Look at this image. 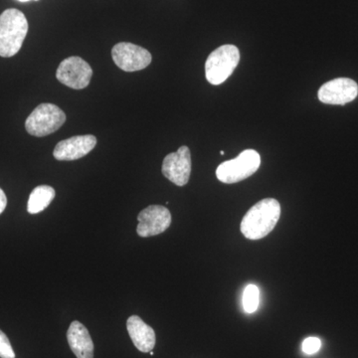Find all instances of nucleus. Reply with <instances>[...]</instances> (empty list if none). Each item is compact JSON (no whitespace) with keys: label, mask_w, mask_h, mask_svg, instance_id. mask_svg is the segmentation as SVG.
Segmentation results:
<instances>
[{"label":"nucleus","mask_w":358,"mask_h":358,"mask_svg":"<svg viewBox=\"0 0 358 358\" xmlns=\"http://www.w3.org/2000/svg\"><path fill=\"white\" fill-rule=\"evenodd\" d=\"M281 217V205L274 199H265L253 205L242 219V234L249 240L268 236Z\"/></svg>","instance_id":"1"},{"label":"nucleus","mask_w":358,"mask_h":358,"mask_svg":"<svg viewBox=\"0 0 358 358\" xmlns=\"http://www.w3.org/2000/svg\"><path fill=\"white\" fill-rule=\"evenodd\" d=\"M28 32L24 14L15 8L6 9L0 15V56L13 57L20 52Z\"/></svg>","instance_id":"2"},{"label":"nucleus","mask_w":358,"mask_h":358,"mask_svg":"<svg viewBox=\"0 0 358 358\" xmlns=\"http://www.w3.org/2000/svg\"><path fill=\"white\" fill-rule=\"evenodd\" d=\"M240 62V52L235 45L218 47L207 58L205 76L214 86L224 83L233 74Z\"/></svg>","instance_id":"3"},{"label":"nucleus","mask_w":358,"mask_h":358,"mask_svg":"<svg viewBox=\"0 0 358 358\" xmlns=\"http://www.w3.org/2000/svg\"><path fill=\"white\" fill-rule=\"evenodd\" d=\"M260 166V155L254 150H245L236 159L221 164L216 169V176L221 182L232 185L253 176Z\"/></svg>","instance_id":"4"},{"label":"nucleus","mask_w":358,"mask_h":358,"mask_svg":"<svg viewBox=\"0 0 358 358\" xmlns=\"http://www.w3.org/2000/svg\"><path fill=\"white\" fill-rule=\"evenodd\" d=\"M66 122V115L60 108L53 103L39 105L25 122V129L31 136H48L55 133Z\"/></svg>","instance_id":"5"},{"label":"nucleus","mask_w":358,"mask_h":358,"mask_svg":"<svg viewBox=\"0 0 358 358\" xmlns=\"http://www.w3.org/2000/svg\"><path fill=\"white\" fill-rule=\"evenodd\" d=\"M93 76L91 66L78 56L66 58L59 65L56 78L71 89L82 90L89 86Z\"/></svg>","instance_id":"6"},{"label":"nucleus","mask_w":358,"mask_h":358,"mask_svg":"<svg viewBox=\"0 0 358 358\" xmlns=\"http://www.w3.org/2000/svg\"><path fill=\"white\" fill-rule=\"evenodd\" d=\"M112 57L115 64L126 72L145 69L152 63V54L147 49L128 42H121L113 47Z\"/></svg>","instance_id":"7"},{"label":"nucleus","mask_w":358,"mask_h":358,"mask_svg":"<svg viewBox=\"0 0 358 358\" xmlns=\"http://www.w3.org/2000/svg\"><path fill=\"white\" fill-rule=\"evenodd\" d=\"M358 96V85L350 78H336L320 87L317 96L327 105H346Z\"/></svg>","instance_id":"8"},{"label":"nucleus","mask_w":358,"mask_h":358,"mask_svg":"<svg viewBox=\"0 0 358 358\" xmlns=\"http://www.w3.org/2000/svg\"><path fill=\"white\" fill-rule=\"evenodd\" d=\"M138 236H155L169 229L171 224V211L162 205H150L138 214Z\"/></svg>","instance_id":"9"},{"label":"nucleus","mask_w":358,"mask_h":358,"mask_svg":"<svg viewBox=\"0 0 358 358\" xmlns=\"http://www.w3.org/2000/svg\"><path fill=\"white\" fill-rule=\"evenodd\" d=\"M162 171L164 178L174 185H187L192 174V155L189 148L183 145L178 148V152L166 155L162 162Z\"/></svg>","instance_id":"10"},{"label":"nucleus","mask_w":358,"mask_h":358,"mask_svg":"<svg viewBox=\"0 0 358 358\" xmlns=\"http://www.w3.org/2000/svg\"><path fill=\"white\" fill-rule=\"evenodd\" d=\"M96 145V138L92 134L72 136L61 141L54 148L53 155L57 160H76L90 154Z\"/></svg>","instance_id":"11"},{"label":"nucleus","mask_w":358,"mask_h":358,"mask_svg":"<svg viewBox=\"0 0 358 358\" xmlns=\"http://www.w3.org/2000/svg\"><path fill=\"white\" fill-rule=\"evenodd\" d=\"M129 336L134 346L141 352H150L155 346V333L152 327L145 324L138 315H131L127 322Z\"/></svg>","instance_id":"12"},{"label":"nucleus","mask_w":358,"mask_h":358,"mask_svg":"<svg viewBox=\"0 0 358 358\" xmlns=\"http://www.w3.org/2000/svg\"><path fill=\"white\" fill-rule=\"evenodd\" d=\"M68 343L77 358H94V343L87 327L78 320L70 324Z\"/></svg>","instance_id":"13"},{"label":"nucleus","mask_w":358,"mask_h":358,"mask_svg":"<svg viewBox=\"0 0 358 358\" xmlns=\"http://www.w3.org/2000/svg\"><path fill=\"white\" fill-rule=\"evenodd\" d=\"M55 189L49 185H39L33 189L28 199L27 211L30 214L40 213L55 199Z\"/></svg>","instance_id":"14"},{"label":"nucleus","mask_w":358,"mask_h":358,"mask_svg":"<svg viewBox=\"0 0 358 358\" xmlns=\"http://www.w3.org/2000/svg\"><path fill=\"white\" fill-rule=\"evenodd\" d=\"M259 289L254 285H249L243 294V307L245 312L252 313L256 312L259 306Z\"/></svg>","instance_id":"15"},{"label":"nucleus","mask_w":358,"mask_h":358,"mask_svg":"<svg viewBox=\"0 0 358 358\" xmlns=\"http://www.w3.org/2000/svg\"><path fill=\"white\" fill-rule=\"evenodd\" d=\"M0 358H15L10 341L2 331H0Z\"/></svg>","instance_id":"16"},{"label":"nucleus","mask_w":358,"mask_h":358,"mask_svg":"<svg viewBox=\"0 0 358 358\" xmlns=\"http://www.w3.org/2000/svg\"><path fill=\"white\" fill-rule=\"evenodd\" d=\"M320 348H322V341L319 338H315V336L306 338L303 341V345H301L303 352L308 355H315V353L319 352Z\"/></svg>","instance_id":"17"},{"label":"nucleus","mask_w":358,"mask_h":358,"mask_svg":"<svg viewBox=\"0 0 358 358\" xmlns=\"http://www.w3.org/2000/svg\"><path fill=\"white\" fill-rule=\"evenodd\" d=\"M7 205V197L3 190L0 188V214L6 210Z\"/></svg>","instance_id":"18"},{"label":"nucleus","mask_w":358,"mask_h":358,"mask_svg":"<svg viewBox=\"0 0 358 358\" xmlns=\"http://www.w3.org/2000/svg\"><path fill=\"white\" fill-rule=\"evenodd\" d=\"M18 1L27 2V1H30V0H18ZM35 1H37V0H35Z\"/></svg>","instance_id":"19"},{"label":"nucleus","mask_w":358,"mask_h":358,"mask_svg":"<svg viewBox=\"0 0 358 358\" xmlns=\"http://www.w3.org/2000/svg\"><path fill=\"white\" fill-rule=\"evenodd\" d=\"M220 155H225V152H224L223 150H222V152H220Z\"/></svg>","instance_id":"20"},{"label":"nucleus","mask_w":358,"mask_h":358,"mask_svg":"<svg viewBox=\"0 0 358 358\" xmlns=\"http://www.w3.org/2000/svg\"><path fill=\"white\" fill-rule=\"evenodd\" d=\"M150 353V355H155V353H154V352H152V350Z\"/></svg>","instance_id":"21"}]
</instances>
